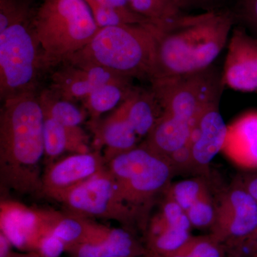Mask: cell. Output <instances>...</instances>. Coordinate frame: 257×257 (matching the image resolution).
Wrapping results in <instances>:
<instances>
[{
	"instance_id": "1",
	"label": "cell",
	"mask_w": 257,
	"mask_h": 257,
	"mask_svg": "<svg viewBox=\"0 0 257 257\" xmlns=\"http://www.w3.org/2000/svg\"><path fill=\"white\" fill-rule=\"evenodd\" d=\"M235 22L232 10L224 8L147 23L155 47L151 81L209 68L226 46Z\"/></svg>"
},
{
	"instance_id": "2",
	"label": "cell",
	"mask_w": 257,
	"mask_h": 257,
	"mask_svg": "<svg viewBox=\"0 0 257 257\" xmlns=\"http://www.w3.org/2000/svg\"><path fill=\"white\" fill-rule=\"evenodd\" d=\"M3 101L0 109V187L40 194L45 163V116L37 91Z\"/></svg>"
},
{
	"instance_id": "3",
	"label": "cell",
	"mask_w": 257,
	"mask_h": 257,
	"mask_svg": "<svg viewBox=\"0 0 257 257\" xmlns=\"http://www.w3.org/2000/svg\"><path fill=\"white\" fill-rule=\"evenodd\" d=\"M147 23L99 28L91 41L67 62L101 67L126 78L151 81L155 47Z\"/></svg>"
},
{
	"instance_id": "4",
	"label": "cell",
	"mask_w": 257,
	"mask_h": 257,
	"mask_svg": "<svg viewBox=\"0 0 257 257\" xmlns=\"http://www.w3.org/2000/svg\"><path fill=\"white\" fill-rule=\"evenodd\" d=\"M32 23L47 72L67 62L99 30L85 0H45Z\"/></svg>"
},
{
	"instance_id": "5",
	"label": "cell",
	"mask_w": 257,
	"mask_h": 257,
	"mask_svg": "<svg viewBox=\"0 0 257 257\" xmlns=\"http://www.w3.org/2000/svg\"><path fill=\"white\" fill-rule=\"evenodd\" d=\"M106 169L124 202L138 214L145 231L154 203L160 194H165L175 175L170 160L143 142L108 161Z\"/></svg>"
},
{
	"instance_id": "6",
	"label": "cell",
	"mask_w": 257,
	"mask_h": 257,
	"mask_svg": "<svg viewBox=\"0 0 257 257\" xmlns=\"http://www.w3.org/2000/svg\"><path fill=\"white\" fill-rule=\"evenodd\" d=\"M32 21V19L0 32L1 101L36 91L39 79L47 72Z\"/></svg>"
},
{
	"instance_id": "7",
	"label": "cell",
	"mask_w": 257,
	"mask_h": 257,
	"mask_svg": "<svg viewBox=\"0 0 257 257\" xmlns=\"http://www.w3.org/2000/svg\"><path fill=\"white\" fill-rule=\"evenodd\" d=\"M150 82L162 113L193 125L207 107L219 102L224 85L223 74L213 65L195 73Z\"/></svg>"
},
{
	"instance_id": "8",
	"label": "cell",
	"mask_w": 257,
	"mask_h": 257,
	"mask_svg": "<svg viewBox=\"0 0 257 257\" xmlns=\"http://www.w3.org/2000/svg\"><path fill=\"white\" fill-rule=\"evenodd\" d=\"M54 201L62 204L70 214L118 221L130 230L138 225L143 230L140 218L121 197L106 166L105 170L62 193Z\"/></svg>"
},
{
	"instance_id": "9",
	"label": "cell",
	"mask_w": 257,
	"mask_h": 257,
	"mask_svg": "<svg viewBox=\"0 0 257 257\" xmlns=\"http://www.w3.org/2000/svg\"><path fill=\"white\" fill-rule=\"evenodd\" d=\"M216 200L210 234L225 246L242 242L257 233V200L235 180Z\"/></svg>"
},
{
	"instance_id": "10",
	"label": "cell",
	"mask_w": 257,
	"mask_h": 257,
	"mask_svg": "<svg viewBox=\"0 0 257 257\" xmlns=\"http://www.w3.org/2000/svg\"><path fill=\"white\" fill-rule=\"evenodd\" d=\"M160 210L150 218L144 232L147 257L175 252L190 239L192 224L175 201L164 196Z\"/></svg>"
},
{
	"instance_id": "11",
	"label": "cell",
	"mask_w": 257,
	"mask_h": 257,
	"mask_svg": "<svg viewBox=\"0 0 257 257\" xmlns=\"http://www.w3.org/2000/svg\"><path fill=\"white\" fill-rule=\"evenodd\" d=\"M61 213L32 209L19 203L1 202V231L13 246L36 251L42 238L52 234Z\"/></svg>"
},
{
	"instance_id": "12",
	"label": "cell",
	"mask_w": 257,
	"mask_h": 257,
	"mask_svg": "<svg viewBox=\"0 0 257 257\" xmlns=\"http://www.w3.org/2000/svg\"><path fill=\"white\" fill-rule=\"evenodd\" d=\"M106 166L103 154L94 150L54 161L44 169L40 195L55 200L62 193L105 170Z\"/></svg>"
},
{
	"instance_id": "13",
	"label": "cell",
	"mask_w": 257,
	"mask_h": 257,
	"mask_svg": "<svg viewBox=\"0 0 257 257\" xmlns=\"http://www.w3.org/2000/svg\"><path fill=\"white\" fill-rule=\"evenodd\" d=\"M224 85L240 92L257 90V38L241 27L231 30L225 60Z\"/></svg>"
},
{
	"instance_id": "14",
	"label": "cell",
	"mask_w": 257,
	"mask_h": 257,
	"mask_svg": "<svg viewBox=\"0 0 257 257\" xmlns=\"http://www.w3.org/2000/svg\"><path fill=\"white\" fill-rule=\"evenodd\" d=\"M219 103L211 104L198 118L188 144L193 172L206 176L209 166L222 152L227 126L221 116Z\"/></svg>"
},
{
	"instance_id": "15",
	"label": "cell",
	"mask_w": 257,
	"mask_h": 257,
	"mask_svg": "<svg viewBox=\"0 0 257 257\" xmlns=\"http://www.w3.org/2000/svg\"><path fill=\"white\" fill-rule=\"evenodd\" d=\"M58 67L52 73L49 88L60 97L75 103L82 101L102 84L126 78L99 67L77 65L68 62Z\"/></svg>"
},
{
	"instance_id": "16",
	"label": "cell",
	"mask_w": 257,
	"mask_h": 257,
	"mask_svg": "<svg viewBox=\"0 0 257 257\" xmlns=\"http://www.w3.org/2000/svg\"><path fill=\"white\" fill-rule=\"evenodd\" d=\"M88 124L94 135L92 149L99 151L104 149L106 162L140 145V139L126 116L122 102L106 117L91 119Z\"/></svg>"
},
{
	"instance_id": "17",
	"label": "cell",
	"mask_w": 257,
	"mask_h": 257,
	"mask_svg": "<svg viewBox=\"0 0 257 257\" xmlns=\"http://www.w3.org/2000/svg\"><path fill=\"white\" fill-rule=\"evenodd\" d=\"M222 152L239 167L257 170V111L241 114L227 126Z\"/></svg>"
},
{
	"instance_id": "18",
	"label": "cell",
	"mask_w": 257,
	"mask_h": 257,
	"mask_svg": "<svg viewBox=\"0 0 257 257\" xmlns=\"http://www.w3.org/2000/svg\"><path fill=\"white\" fill-rule=\"evenodd\" d=\"M44 143L46 165L65 153H87L93 150L89 135L82 126H65L45 116Z\"/></svg>"
},
{
	"instance_id": "19",
	"label": "cell",
	"mask_w": 257,
	"mask_h": 257,
	"mask_svg": "<svg viewBox=\"0 0 257 257\" xmlns=\"http://www.w3.org/2000/svg\"><path fill=\"white\" fill-rule=\"evenodd\" d=\"M72 257H147L143 241L126 228H111L105 239L99 242L84 243L67 250Z\"/></svg>"
},
{
	"instance_id": "20",
	"label": "cell",
	"mask_w": 257,
	"mask_h": 257,
	"mask_svg": "<svg viewBox=\"0 0 257 257\" xmlns=\"http://www.w3.org/2000/svg\"><path fill=\"white\" fill-rule=\"evenodd\" d=\"M194 126L186 120L162 113L144 142L169 159L188 145Z\"/></svg>"
},
{
	"instance_id": "21",
	"label": "cell",
	"mask_w": 257,
	"mask_h": 257,
	"mask_svg": "<svg viewBox=\"0 0 257 257\" xmlns=\"http://www.w3.org/2000/svg\"><path fill=\"white\" fill-rule=\"evenodd\" d=\"M111 229L89 218L67 213L60 214L52 234L65 243L67 250L77 245L99 242L105 239Z\"/></svg>"
},
{
	"instance_id": "22",
	"label": "cell",
	"mask_w": 257,
	"mask_h": 257,
	"mask_svg": "<svg viewBox=\"0 0 257 257\" xmlns=\"http://www.w3.org/2000/svg\"><path fill=\"white\" fill-rule=\"evenodd\" d=\"M122 104L139 138L146 139L162 114L155 93L152 89L134 87Z\"/></svg>"
},
{
	"instance_id": "23",
	"label": "cell",
	"mask_w": 257,
	"mask_h": 257,
	"mask_svg": "<svg viewBox=\"0 0 257 257\" xmlns=\"http://www.w3.org/2000/svg\"><path fill=\"white\" fill-rule=\"evenodd\" d=\"M134 86L133 79L124 78L102 84L82 101L83 108L91 119L113 111L127 97Z\"/></svg>"
},
{
	"instance_id": "24",
	"label": "cell",
	"mask_w": 257,
	"mask_h": 257,
	"mask_svg": "<svg viewBox=\"0 0 257 257\" xmlns=\"http://www.w3.org/2000/svg\"><path fill=\"white\" fill-rule=\"evenodd\" d=\"M44 116L67 126H81L89 116L84 108L57 95L50 88L38 93Z\"/></svg>"
},
{
	"instance_id": "25",
	"label": "cell",
	"mask_w": 257,
	"mask_h": 257,
	"mask_svg": "<svg viewBox=\"0 0 257 257\" xmlns=\"http://www.w3.org/2000/svg\"><path fill=\"white\" fill-rule=\"evenodd\" d=\"M211 192L206 176L199 175L171 184L164 195L175 201L186 212L199 199Z\"/></svg>"
},
{
	"instance_id": "26",
	"label": "cell",
	"mask_w": 257,
	"mask_h": 257,
	"mask_svg": "<svg viewBox=\"0 0 257 257\" xmlns=\"http://www.w3.org/2000/svg\"><path fill=\"white\" fill-rule=\"evenodd\" d=\"M134 11L153 23H159L183 15L179 0H128Z\"/></svg>"
},
{
	"instance_id": "27",
	"label": "cell",
	"mask_w": 257,
	"mask_h": 257,
	"mask_svg": "<svg viewBox=\"0 0 257 257\" xmlns=\"http://www.w3.org/2000/svg\"><path fill=\"white\" fill-rule=\"evenodd\" d=\"M148 257H229V255L224 245L209 234L191 236L185 244L170 254Z\"/></svg>"
},
{
	"instance_id": "28",
	"label": "cell",
	"mask_w": 257,
	"mask_h": 257,
	"mask_svg": "<svg viewBox=\"0 0 257 257\" xmlns=\"http://www.w3.org/2000/svg\"><path fill=\"white\" fill-rule=\"evenodd\" d=\"M34 15L27 0H0V32L31 20Z\"/></svg>"
},
{
	"instance_id": "29",
	"label": "cell",
	"mask_w": 257,
	"mask_h": 257,
	"mask_svg": "<svg viewBox=\"0 0 257 257\" xmlns=\"http://www.w3.org/2000/svg\"><path fill=\"white\" fill-rule=\"evenodd\" d=\"M232 11L236 21L241 22L257 36V0H239Z\"/></svg>"
},
{
	"instance_id": "30",
	"label": "cell",
	"mask_w": 257,
	"mask_h": 257,
	"mask_svg": "<svg viewBox=\"0 0 257 257\" xmlns=\"http://www.w3.org/2000/svg\"><path fill=\"white\" fill-rule=\"evenodd\" d=\"M36 251L44 257H60L67 251V245L60 238L50 234L42 238Z\"/></svg>"
},
{
	"instance_id": "31",
	"label": "cell",
	"mask_w": 257,
	"mask_h": 257,
	"mask_svg": "<svg viewBox=\"0 0 257 257\" xmlns=\"http://www.w3.org/2000/svg\"><path fill=\"white\" fill-rule=\"evenodd\" d=\"M226 0H179L182 9L189 8H202L206 11L221 9L222 4Z\"/></svg>"
},
{
	"instance_id": "32",
	"label": "cell",
	"mask_w": 257,
	"mask_h": 257,
	"mask_svg": "<svg viewBox=\"0 0 257 257\" xmlns=\"http://www.w3.org/2000/svg\"><path fill=\"white\" fill-rule=\"evenodd\" d=\"M254 199L257 200V170L242 174L235 179Z\"/></svg>"
},
{
	"instance_id": "33",
	"label": "cell",
	"mask_w": 257,
	"mask_h": 257,
	"mask_svg": "<svg viewBox=\"0 0 257 257\" xmlns=\"http://www.w3.org/2000/svg\"><path fill=\"white\" fill-rule=\"evenodd\" d=\"M99 4L112 8V9L119 10L122 12L134 11L130 6L128 0H95ZM135 12V11H134ZM136 13V12H135Z\"/></svg>"
},
{
	"instance_id": "34",
	"label": "cell",
	"mask_w": 257,
	"mask_h": 257,
	"mask_svg": "<svg viewBox=\"0 0 257 257\" xmlns=\"http://www.w3.org/2000/svg\"><path fill=\"white\" fill-rule=\"evenodd\" d=\"M13 246L6 235L0 231V257H13Z\"/></svg>"
},
{
	"instance_id": "35",
	"label": "cell",
	"mask_w": 257,
	"mask_h": 257,
	"mask_svg": "<svg viewBox=\"0 0 257 257\" xmlns=\"http://www.w3.org/2000/svg\"><path fill=\"white\" fill-rule=\"evenodd\" d=\"M13 257H44L37 251H30L26 253H14Z\"/></svg>"
},
{
	"instance_id": "36",
	"label": "cell",
	"mask_w": 257,
	"mask_h": 257,
	"mask_svg": "<svg viewBox=\"0 0 257 257\" xmlns=\"http://www.w3.org/2000/svg\"><path fill=\"white\" fill-rule=\"evenodd\" d=\"M112 257H128V256H112Z\"/></svg>"
},
{
	"instance_id": "37",
	"label": "cell",
	"mask_w": 257,
	"mask_h": 257,
	"mask_svg": "<svg viewBox=\"0 0 257 257\" xmlns=\"http://www.w3.org/2000/svg\"><path fill=\"white\" fill-rule=\"evenodd\" d=\"M256 236H257V233H256Z\"/></svg>"
}]
</instances>
